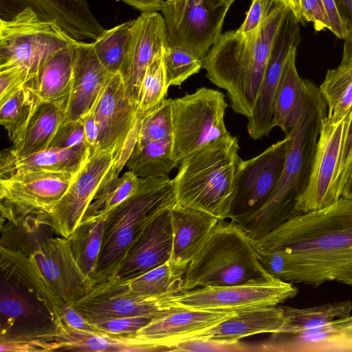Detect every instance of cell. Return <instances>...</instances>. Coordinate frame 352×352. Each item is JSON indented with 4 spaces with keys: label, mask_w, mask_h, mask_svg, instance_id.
I'll use <instances>...</instances> for the list:
<instances>
[{
    "label": "cell",
    "mask_w": 352,
    "mask_h": 352,
    "mask_svg": "<svg viewBox=\"0 0 352 352\" xmlns=\"http://www.w3.org/2000/svg\"><path fill=\"white\" fill-rule=\"evenodd\" d=\"M252 241L262 265L276 278L352 286V199L298 214Z\"/></svg>",
    "instance_id": "cell-1"
},
{
    "label": "cell",
    "mask_w": 352,
    "mask_h": 352,
    "mask_svg": "<svg viewBox=\"0 0 352 352\" xmlns=\"http://www.w3.org/2000/svg\"><path fill=\"white\" fill-rule=\"evenodd\" d=\"M289 9L278 4L259 27L248 34H222L204 58L208 79L228 96L232 110L252 116L273 43Z\"/></svg>",
    "instance_id": "cell-2"
},
{
    "label": "cell",
    "mask_w": 352,
    "mask_h": 352,
    "mask_svg": "<svg viewBox=\"0 0 352 352\" xmlns=\"http://www.w3.org/2000/svg\"><path fill=\"white\" fill-rule=\"evenodd\" d=\"M304 109L298 122L289 133L290 142L279 182L266 203L239 224L252 239L267 234L296 215L297 199L308 185L327 107L319 87L307 80H304Z\"/></svg>",
    "instance_id": "cell-3"
},
{
    "label": "cell",
    "mask_w": 352,
    "mask_h": 352,
    "mask_svg": "<svg viewBox=\"0 0 352 352\" xmlns=\"http://www.w3.org/2000/svg\"><path fill=\"white\" fill-rule=\"evenodd\" d=\"M239 149L229 133L184 158L172 179L177 204L228 219Z\"/></svg>",
    "instance_id": "cell-4"
},
{
    "label": "cell",
    "mask_w": 352,
    "mask_h": 352,
    "mask_svg": "<svg viewBox=\"0 0 352 352\" xmlns=\"http://www.w3.org/2000/svg\"><path fill=\"white\" fill-rule=\"evenodd\" d=\"M276 279L262 265L252 238L236 222L219 219L204 248L189 264L184 291Z\"/></svg>",
    "instance_id": "cell-5"
},
{
    "label": "cell",
    "mask_w": 352,
    "mask_h": 352,
    "mask_svg": "<svg viewBox=\"0 0 352 352\" xmlns=\"http://www.w3.org/2000/svg\"><path fill=\"white\" fill-rule=\"evenodd\" d=\"M176 203L168 176L140 178L136 190L105 216L97 283L111 278L137 232Z\"/></svg>",
    "instance_id": "cell-6"
},
{
    "label": "cell",
    "mask_w": 352,
    "mask_h": 352,
    "mask_svg": "<svg viewBox=\"0 0 352 352\" xmlns=\"http://www.w3.org/2000/svg\"><path fill=\"white\" fill-rule=\"evenodd\" d=\"M1 343L52 342L64 301L54 300L1 270Z\"/></svg>",
    "instance_id": "cell-7"
},
{
    "label": "cell",
    "mask_w": 352,
    "mask_h": 352,
    "mask_svg": "<svg viewBox=\"0 0 352 352\" xmlns=\"http://www.w3.org/2000/svg\"><path fill=\"white\" fill-rule=\"evenodd\" d=\"M76 41L56 23L25 8L0 19V69L25 67L32 79L47 58Z\"/></svg>",
    "instance_id": "cell-8"
},
{
    "label": "cell",
    "mask_w": 352,
    "mask_h": 352,
    "mask_svg": "<svg viewBox=\"0 0 352 352\" xmlns=\"http://www.w3.org/2000/svg\"><path fill=\"white\" fill-rule=\"evenodd\" d=\"M227 107L224 94L207 87L173 100V155L179 164L230 133L225 124Z\"/></svg>",
    "instance_id": "cell-9"
},
{
    "label": "cell",
    "mask_w": 352,
    "mask_h": 352,
    "mask_svg": "<svg viewBox=\"0 0 352 352\" xmlns=\"http://www.w3.org/2000/svg\"><path fill=\"white\" fill-rule=\"evenodd\" d=\"M230 4L222 0H166L162 9L167 45L179 46L203 59L221 36Z\"/></svg>",
    "instance_id": "cell-10"
},
{
    "label": "cell",
    "mask_w": 352,
    "mask_h": 352,
    "mask_svg": "<svg viewBox=\"0 0 352 352\" xmlns=\"http://www.w3.org/2000/svg\"><path fill=\"white\" fill-rule=\"evenodd\" d=\"M351 120V111L339 120H323L308 185L296 204L297 214L324 208L342 197L338 180Z\"/></svg>",
    "instance_id": "cell-11"
},
{
    "label": "cell",
    "mask_w": 352,
    "mask_h": 352,
    "mask_svg": "<svg viewBox=\"0 0 352 352\" xmlns=\"http://www.w3.org/2000/svg\"><path fill=\"white\" fill-rule=\"evenodd\" d=\"M120 154L112 149L89 155L62 198L47 210L34 214L58 235L68 239L100 186L118 175L116 166Z\"/></svg>",
    "instance_id": "cell-12"
},
{
    "label": "cell",
    "mask_w": 352,
    "mask_h": 352,
    "mask_svg": "<svg viewBox=\"0 0 352 352\" xmlns=\"http://www.w3.org/2000/svg\"><path fill=\"white\" fill-rule=\"evenodd\" d=\"M290 138L287 133L257 156L240 160L228 219L239 224L266 203L281 177Z\"/></svg>",
    "instance_id": "cell-13"
},
{
    "label": "cell",
    "mask_w": 352,
    "mask_h": 352,
    "mask_svg": "<svg viewBox=\"0 0 352 352\" xmlns=\"http://www.w3.org/2000/svg\"><path fill=\"white\" fill-rule=\"evenodd\" d=\"M298 294L292 283L280 279L224 286H207L170 298L173 307L242 310L277 306Z\"/></svg>",
    "instance_id": "cell-14"
},
{
    "label": "cell",
    "mask_w": 352,
    "mask_h": 352,
    "mask_svg": "<svg viewBox=\"0 0 352 352\" xmlns=\"http://www.w3.org/2000/svg\"><path fill=\"white\" fill-rule=\"evenodd\" d=\"M174 296L139 295L124 282L110 279L97 283L71 305L91 323L121 317L155 318L173 308L170 298Z\"/></svg>",
    "instance_id": "cell-15"
},
{
    "label": "cell",
    "mask_w": 352,
    "mask_h": 352,
    "mask_svg": "<svg viewBox=\"0 0 352 352\" xmlns=\"http://www.w3.org/2000/svg\"><path fill=\"white\" fill-rule=\"evenodd\" d=\"M76 175L27 169L0 177L1 204L18 214L47 210L64 195Z\"/></svg>",
    "instance_id": "cell-16"
},
{
    "label": "cell",
    "mask_w": 352,
    "mask_h": 352,
    "mask_svg": "<svg viewBox=\"0 0 352 352\" xmlns=\"http://www.w3.org/2000/svg\"><path fill=\"white\" fill-rule=\"evenodd\" d=\"M300 41L299 22L289 10L273 43L254 111L248 118V132L254 140L267 136L274 128V104L281 74L290 52Z\"/></svg>",
    "instance_id": "cell-17"
},
{
    "label": "cell",
    "mask_w": 352,
    "mask_h": 352,
    "mask_svg": "<svg viewBox=\"0 0 352 352\" xmlns=\"http://www.w3.org/2000/svg\"><path fill=\"white\" fill-rule=\"evenodd\" d=\"M170 210L162 212L137 232L110 279L126 280L170 260L173 248Z\"/></svg>",
    "instance_id": "cell-18"
},
{
    "label": "cell",
    "mask_w": 352,
    "mask_h": 352,
    "mask_svg": "<svg viewBox=\"0 0 352 352\" xmlns=\"http://www.w3.org/2000/svg\"><path fill=\"white\" fill-rule=\"evenodd\" d=\"M167 46L164 17L157 12H143L135 19L128 52L120 71L130 100L137 107L146 71Z\"/></svg>",
    "instance_id": "cell-19"
},
{
    "label": "cell",
    "mask_w": 352,
    "mask_h": 352,
    "mask_svg": "<svg viewBox=\"0 0 352 352\" xmlns=\"http://www.w3.org/2000/svg\"><path fill=\"white\" fill-rule=\"evenodd\" d=\"M29 257L68 305L85 296L97 284L78 264L68 239L53 236Z\"/></svg>",
    "instance_id": "cell-20"
},
{
    "label": "cell",
    "mask_w": 352,
    "mask_h": 352,
    "mask_svg": "<svg viewBox=\"0 0 352 352\" xmlns=\"http://www.w3.org/2000/svg\"><path fill=\"white\" fill-rule=\"evenodd\" d=\"M25 8L56 23L77 41H95L105 30L86 0H0L1 19L12 18Z\"/></svg>",
    "instance_id": "cell-21"
},
{
    "label": "cell",
    "mask_w": 352,
    "mask_h": 352,
    "mask_svg": "<svg viewBox=\"0 0 352 352\" xmlns=\"http://www.w3.org/2000/svg\"><path fill=\"white\" fill-rule=\"evenodd\" d=\"M91 111L99 127L96 151L121 152L139 113L127 96L120 73L111 76Z\"/></svg>",
    "instance_id": "cell-22"
},
{
    "label": "cell",
    "mask_w": 352,
    "mask_h": 352,
    "mask_svg": "<svg viewBox=\"0 0 352 352\" xmlns=\"http://www.w3.org/2000/svg\"><path fill=\"white\" fill-rule=\"evenodd\" d=\"M237 311L173 307L153 318L131 338L160 346L162 351H168L170 346L220 323L236 314Z\"/></svg>",
    "instance_id": "cell-23"
},
{
    "label": "cell",
    "mask_w": 352,
    "mask_h": 352,
    "mask_svg": "<svg viewBox=\"0 0 352 352\" xmlns=\"http://www.w3.org/2000/svg\"><path fill=\"white\" fill-rule=\"evenodd\" d=\"M112 74L98 58L93 43L78 41L63 122L81 120L89 113Z\"/></svg>",
    "instance_id": "cell-24"
},
{
    "label": "cell",
    "mask_w": 352,
    "mask_h": 352,
    "mask_svg": "<svg viewBox=\"0 0 352 352\" xmlns=\"http://www.w3.org/2000/svg\"><path fill=\"white\" fill-rule=\"evenodd\" d=\"M170 212L173 248L168 263L186 272L220 219L177 203Z\"/></svg>",
    "instance_id": "cell-25"
},
{
    "label": "cell",
    "mask_w": 352,
    "mask_h": 352,
    "mask_svg": "<svg viewBox=\"0 0 352 352\" xmlns=\"http://www.w3.org/2000/svg\"><path fill=\"white\" fill-rule=\"evenodd\" d=\"M285 324L283 307L242 309L216 325L188 336L183 341L193 339L240 340L259 333L281 334Z\"/></svg>",
    "instance_id": "cell-26"
},
{
    "label": "cell",
    "mask_w": 352,
    "mask_h": 352,
    "mask_svg": "<svg viewBox=\"0 0 352 352\" xmlns=\"http://www.w3.org/2000/svg\"><path fill=\"white\" fill-rule=\"evenodd\" d=\"M76 41L47 58L24 85L40 101L67 104L71 90Z\"/></svg>",
    "instance_id": "cell-27"
},
{
    "label": "cell",
    "mask_w": 352,
    "mask_h": 352,
    "mask_svg": "<svg viewBox=\"0 0 352 352\" xmlns=\"http://www.w3.org/2000/svg\"><path fill=\"white\" fill-rule=\"evenodd\" d=\"M67 104L38 101L28 123L12 146L3 150L14 157H23L48 147L65 118Z\"/></svg>",
    "instance_id": "cell-28"
},
{
    "label": "cell",
    "mask_w": 352,
    "mask_h": 352,
    "mask_svg": "<svg viewBox=\"0 0 352 352\" xmlns=\"http://www.w3.org/2000/svg\"><path fill=\"white\" fill-rule=\"evenodd\" d=\"M89 155L88 148L47 147L34 153L14 157L3 150L0 155V177L27 169L76 175Z\"/></svg>",
    "instance_id": "cell-29"
},
{
    "label": "cell",
    "mask_w": 352,
    "mask_h": 352,
    "mask_svg": "<svg viewBox=\"0 0 352 352\" xmlns=\"http://www.w3.org/2000/svg\"><path fill=\"white\" fill-rule=\"evenodd\" d=\"M1 246L30 256L54 231L33 213L18 214L1 204Z\"/></svg>",
    "instance_id": "cell-30"
},
{
    "label": "cell",
    "mask_w": 352,
    "mask_h": 352,
    "mask_svg": "<svg viewBox=\"0 0 352 352\" xmlns=\"http://www.w3.org/2000/svg\"><path fill=\"white\" fill-rule=\"evenodd\" d=\"M297 47L290 52L283 70L275 96L273 126L289 133L298 122L304 109L305 87L297 71Z\"/></svg>",
    "instance_id": "cell-31"
},
{
    "label": "cell",
    "mask_w": 352,
    "mask_h": 352,
    "mask_svg": "<svg viewBox=\"0 0 352 352\" xmlns=\"http://www.w3.org/2000/svg\"><path fill=\"white\" fill-rule=\"evenodd\" d=\"M58 351H154L153 346L125 336L88 332L62 324L54 338Z\"/></svg>",
    "instance_id": "cell-32"
},
{
    "label": "cell",
    "mask_w": 352,
    "mask_h": 352,
    "mask_svg": "<svg viewBox=\"0 0 352 352\" xmlns=\"http://www.w3.org/2000/svg\"><path fill=\"white\" fill-rule=\"evenodd\" d=\"M288 335L291 337L274 346L273 351H352V335L340 326L338 319L316 329Z\"/></svg>",
    "instance_id": "cell-33"
},
{
    "label": "cell",
    "mask_w": 352,
    "mask_h": 352,
    "mask_svg": "<svg viewBox=\"0 0 352 352\" xmlns=\"http://www.w3.org/2000/svg\"><path fill=\"white\" fill-rule=\"evenodd\" d=\"M179 164L173 155V138L151 142L142 146H135L126 166L139 178L168 176Z\"/></svg>",
    "instance_id": "cell-34"
},
{
    "label": "cell",
    "mask_w": 352,
    "mask_h": 352,
    "mask_svg": "<svg viewBox=\"0 0 352 352\" xmlns=\"http://www.w3.org/2000/svg\"><path fill=\"white\" fill-rule=\"evenodd\" d=\"M104 226L105 217L83 220L68 238L78 264L96 281Z\"/></svg>",
    "instance_id": "cell-35"
},
{
    "label": "cell",
    "mask_w": 352,
    "mask_h": 352,
    "mask_svg": "<svg viewBox=\"0 0 352 352\" xmlns=\"http://www.w3.org/2000/svg\"><path fill=\"white\" fill-rule=\"evenodd\" d=\"M319 90L327 119L337 121L346 116L352 109V60L342 58L338 67L329 69Z\"/></svg>",
    "instance_id": "cell-36"
},
{
    "label": "cell",
    "mask_w": 352,
    "mask_h": 352,
    "mask_svg": "<svg viewBox=\"0 0 352 352\" xmlns=\"http://www.w3.org/2000/svg\"><path fill=\"white\" fill-rule=\"evenodd\" d=\"M286 324L281 334H295L322 327L351 315L350 300L327 303L307 308L283 307Z\"/></svg>",
    "instance_id": "cell-37"
},
{
    "label": "cell",
    "mask_w": 352,
    "mask_h": 352,
    "mask_svg": "<svg viewBox=\"0 0 352 352\" xmlns=\"http://www.w3.org/2000/svg\"><path fill=\"white\" fill-rule=\"evenodd\" d=\"M185 273L172 266L168 261L140 276L122 282L131 292L139 295H178L184 292L183 287Z\"/></svg>",
    "instance_id": "cell-38"
},
{
    "label": "cell",
    "mask_w": 352,
    "mask_h": 352,
    "mask_svg": "<svg viewBox=\"0 0 352 352\" xmlns=\"http://www.w3.org/2000/svg\"><path fill=\"white\" fill-rule=\"evenodd\" d=\"M140 181V178L129 170L121 177L113 175L98 189L87 207L82 221L105 217L136 190Z\"/></svg>",
    "instance_id": "cell-39"
},
{
    "label": "cell",
    "mask_w": 352,
    "mask_h": 352,
    "mask_svg": "<svg viewBox=\"0 0 352 352\" xmlns=\"http://www.w3.org/2000/svg\"><path fill=\"white\" fill-rule=\"evenodd\" d=\"M135 19L119 24L104 32L94 42L95 52L104 67L111 73H120L130 43Z\"/></svg>",
    "instance_id": "cell-40"
},
{
    "label": "cell",
    "mask_w": 352,
    "mask_h": 352,
    "mask_svg": "<svg viewBox=\"0 0 352 352\" xmlns=\"http://www.w3.org/2000/svg\"><path fill=\"white\" fill-rule=\"evenodd\" d=\"M39 100L24 85L0 102V122L11 142L19 135Z\"/></svg>",
    "instance_id": "cell-41"
},
{
    "label": "cell",
    "mask_w": 352,
    "mask_h": 352,
    "mask_svg": "<svg viewBox=\"0 0 352 352\" xmlns=\"http://www.w3.org/2000/svg\"><path fill=\"white\" fill-rule=\"evenodd\" d=\"M167 87L180 86L203 67L204 60L179 46L167 45L162 53Z\"/></svg>",
    "instance_id": "cell-42"
},
{
    "label": "cell",
    "mask_w": 352,
    "mask_h": 352,
    "mask_svg": "<svg viewBox=\"0 0 352 352\" xmlns=\"http://www.w3.org/2000/svg\"><path fill=\"white\" fill-rule=\"evenodd\" d=\"M163 52L155 56L146 71L139 94L138 113L152 110L166 99L168 87L162 60Z\"/></svg>",
    "instance_id": "cell-43"
},
{
    "label": "cell",
    "mask_w": 352,
    "mask_h": 352,
    "mask_svg": "<svg viewBox=\"0 0 352 352\" xmlns=\"http://www.w3.org/2000/svg\"><path fill=\"white\" fill-rule=\"evenodd\" d=\"M173 130V99L166 98L144 118L135 146H142L172 136Z\"/></svg>",
    "instance_id": "cell-44"
},
{
    "label": "cell",
    "mask_w": 352,
    "mask_h": 352,
    "mask_svg": "<svg viewBox=\"0 0 352 352\" xmlns=\"http://www.w3.org/2000/svg\"><path fill=\"white\" fill-rule=\"evenodd\" d=\"M250 351L239 340L193 339L170 346L168 351Z\"/></svg>",
    "instance_id": "cell-45"
},
{
    "label": "cell",
    "mask_w": 352,
    "mask_h": 352,
    "mask_svg": "<svg viewBox=\"0 0 352 352\" xmlns=\"http://www.w3.org/2000/svg\"><path fill=\"white\" fill-rule=\"evenodd\" d=\"M48 147L88 148L82 120L62 123Z\"/></svg>",
    "instance_id": "cell-46"
},
{
    "label": "cell",
    "mask_w": 352,
    "mask_h": 352,
    "mask_svg": "<svg viewBox=\"0 0 352 352\" xmlns=\"http://www.w3.org/2000/svg\"><path fill=\"white\" fill-rule=\"evenodd\" d=\"M153 318L145 316L121 317L92 323L104 333L131 338L148 324Z\"/></svg>",
    "instance_id": "cell-47"
},
{
    "label": "cell",
    "mask_w": 352,
    "mask_h": 352,
    "mask_svg": "<svg viewBox=\"0 0 352 352\" xmlns=\"http://www.w3.org/2000/svg\"><path fill=\"white\" fill-rule=\"evenodd\" d=\"M31 78L30 69L25 67L16 66L0 69V102L11 96Z\"/></svg>",
    "instance_id": "cell-48"
},
{
    "label": "cell",
    "mask_w": 352,
    "mask_h": 352,
    "mask_svg": "<svg viewBox=\"0 0 352 352\" xmlns=\"http://www.w3.org/2000/svg\"><path fill=\"white\" fill-rule=\"evenodd\" d=\"M278 4L274 0H252L238 32L248 34L256 30Z\"/></svg>",
    "instance_id": "cell-49"
},
{
    "label": "cell",
    "mask_w": 352,
    "mask_h": 352,
    "mask_svg": "<svg viewBox=\"0 0 352 352\" xmlns=\"http://www.w3.org/2000/svg\"><path fill=\"white\" fill-rule=\"evenodd\" d=\"M304 21L311 22L316 31L331 30V23L322 0H300Z\"/></svg>",
    "instance_id": "cell-50"
},
{
    "label": "cell",
    "mask_w": 352,
    "mask_h": 352,
    "mask_svg": "<svg viewBox=\"0 0 352 352\" xmlns=\"http://www.w3.org/2000/svg\"><path fill=\"white\" fill-rule=\"evenodd\" d=\"M63 324L75 329L99 333H105L96 325L89 322L72 305L65 302L62 307ZM107 334V333H105Z\"/></svg>",
    "instance_id": "cell-51"
},
{
    "label": "cell",
    "mask_w": 352,
    "mask_h": 352,
    "mask_svg": "<svg viewBox=\"0 0 352 352\" xmlns=\"http://www.w3.org/2000/svg\"><path fill=\"white\" fill-rule=\"evenodd\" d=\"M352 173V109H351V120L348 128L342 164L339 176V187L340 190L342 191L344 188Z\"/></svg>",
    "instance_id": "cell-52"
},
{
    "label": "cell",
    "mask_w": 352,
    "mask_h": 352,
    "mask_svg": "<svg viewBox=\"0 0 352 352\" xmlns=\"http://www.w3.org/2000/svg\"><path fill=\"white\" fill-rule=\"evenodd\" d=\"M331 23V31L339 38L344 39L349 33L334 0H322Z\"/></svg>",
    "instance_id": "cell-53"
},
{
    "label": "cell",
    "mask_w": 352,
    "mask_h": 352,
    "mask_svg": "<svg viewBox=\"0 0 352 352\" xmlns=\"http://www.w3.org/2000/svg\"><path fill=\"white\" fill-rule=\"evenodd\" d=\"M85 140L89 148V155L94 153L96 148L99 135V127L91 111L82 118Z\"/></svg>",
    "instance_id": "cell-54"
},
{
    "label": "cell",
    "mask_w": 352,
    "mask_h": 352,
    "mask_svg": "<svg viewBox=\"0 0 352 352\" xmlns=\"http://www.w3.org/2000/svg\"><path fill=\"white\" fill-rule=\"evenodd\" d=\"M128 5L143 12H157L162 10L164 0H122Z\"/></svg>",
    "instance_id": "cell-55"
},
{
    "label": "cell",
    "mask_w": 352,
    "mask_h": 352,
    "mask_svg": "<svg viewBox=\"0 0 352 352\" xmlns=\"http://www.w3.org/2000/svg\"><path fill=\"white\" fill-rule=\"evenodd\" d=\"M349 32L352 33V0H334Z\"/></svg>",
    "instance_id": "cell-56"
},
{
    "label": "cell",
    "mask_w": 352,
    "mask_h": 352,
    "mask_svg": "<svg viewBox=\"0 0 352 352\" xmlns=\"http://www.w3.org/2000/svg\"><path fill=\"white\" fill-rule=\"evenodd\" d=\"M279 4L284 5L290 10L298 22H302L304 20L302 16L300 1V0H274Z\"/></svg>",
    "instance_id": "cell-57"
},
{
    "label": "cell",
    "mask_w": 352,
    "mask_h": 352,
    "mask_svg": "<svg viewBox=\"0 0 352 352\" xmlns=\"http://www.w3.org/2000/svg\"><path fill=\"white\" fill-rule=\"evenodd\" d=\"M338 322L344 330L352 335V316L338 319Z\"/></svg>",
    "instance_id": "cell-58"
},
{
    "label": "cell",
    "mask_w": 352,
    "mask_h": 352,
    "mask_svg": "<svg viewBox=\"0 0 352 352\" xmlns=\"http://www.w3.org/2000/svg\"><path fill=\"white\" fill-rule=\"evenodd\" d=\"M342 197L352 199V173L344 188Z\"/></svg>",
    "instance_id": "cell-59"
},
{
    "label": "cell",
    "mask_w": 352,
    "mask_h": 352,
    "mask_svg": "<svg viewBox=\"0 0 352 352\" xmlns=\"http://www.w3.org/2000/svg\"><path fill=\"white\" fill-rule=\"evenodd\" d=\"M222 1H225V2H226V3H229V4H230V5H232V3L235 0H222Z\"/></svg>",
    "instance_id": "cell-60"
},
{
    "label": "cell",
    "mask_w": 352,
    "mask_h": 352,
    "mask_svg": "<svg viewBox=\"0 0 352 352\" xmlns=\"http://www.w3.org/2000/svg\"><path fill=\"white\" fill-rule=\"evenodd\" d=\"M169 1H175V0H169Z\"/></svg>",
    "instance_id": "cell-61"
}]
</instances>
